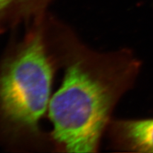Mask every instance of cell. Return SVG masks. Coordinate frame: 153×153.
<instances>
[{"label":"cell","mask_w":153,"mask_h":153,"mask_svg":"<svg viewBox=\"0 0 153 153\" xmlns=\"http://www.w3.org/2000/svg\"><path fill=\"white\" fill-rule=\"evenodd\" d=\"M52 32L65 75L48 111L53 148L95 152L116 105L135 84L141 62L130 50L99 52L54 19Z\"/></svg>","instance_id":"cell-1"},{"label":"cell","mask_w":153,"mask_h":153,"mask_svg":"<svg viewBox=\"0 0 153 153\" xmlns=\"http://www.w3.org/2000/svg\"><path fill=\"white\" fill-rule=\"evenodd\" d=\"M46 15L26 24L23 37L0 65V123L11 143L26 151L53 148L41 120L61 65Z\"/></svg>","instance_id":"cell-2"},{"label":"cell","mask_w":153,"mask_h":153,"mask_svg":"<svg viewBox=\"0 0 153 153\" xmlns=\"http://www.w3.org/2000/svg\"><path fill=\"white\" fill-rule=\"evenodd\" d=\"M106 132L114 150L153 152V118L111 120Z\"/></svg>","instance_id":"cell-3"},{"label":"cell","mask_w":153,"mask_h":153,"mask_svg":"<svg viewBox=\"0 0 153 153\" xmlns=\"http://www.w3.org/2000/svg\"><path fill=\"white\" fill-rule=\"evenodd\" d=\"M53 0H0V34L46 14Z\"/></svg>","instance_id":"cell-4"}]
</instances>
